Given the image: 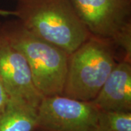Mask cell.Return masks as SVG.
I'll return each mask as SVG.
<instances>
[{
  "label": "cell",
  "mask_w": 131,
  "mask_h": 131,
  "mask_svg": "<svg viewBox=\"0 0 131 131\" xmlns=\"http://www.w3.org/2000/svg\"><path fill=\"white\" fill-rule=\"evenodd\" d=\"M12 15L30 32L70 54L92 35L69 0L17 2Z\"/></svg>",
  "instance_id": "1"
},
{
  "label": "cell",
  "mask_w": 131,
  "mask_h": 131,
  "mask_svg": "<svg viewBox=\"0 0 131 131\" xmlns=\"http://www.w3.org/2000/svg\"><path fill=\"white\" fill-rule=\"evenodd\" d=\"M0 28L26 60L42 97L63 95L69 54L30 32L18 20L0 23Z\"/></svg>",
  "instance_id": "2"
},
{
  "label": "cell",
  "mask_w": 131,
  "mask_h": 131,
  "mask_svg": "<svg viewBox=\"0 0 131 131\" xmlns=\"http://www.w3.org/2000/svg\"><path fill=\"white\" fill-rule=\"evenodd\" d=\"M118 61L112 42L91 35L69 56L63 95L91 101Z\"/></svg>",
  "instance_id": "3"
},
{
  "label": "cell",
  "mask_w": 131,
  "mask_h": 131,
  "mask_svg": "<svg viewBox=\"0 0 131 131\" xmlns=\"http://www.w3.org/2000/svg\"><path fill=\"white\" fill-rule=\"evenodd\" d=\"M89 32L109 40L131 61V0H69Z\"/></svg>",
  "instance_id": "4"
},
{
  "label": "cell",
  "mask_w": 131,
  "mask_h": 131,
  "mask_svg": "<svg viewBox=\"0 0 131 131\" xmlns=\"http://www.w3.org/2000/svg\"><path fill=\"white\" fill-rule=\"evenodd\" d=\"M100 110L91 101L63 95L43 97L37 108V131H95Z\"/></svg>",
  "instance_id": "5"
},
{
  "label": "cell",
  "mask_w": 131,
  "mask_h": 131,
  "mask_svg": "<svg viewBox=\"0 0 131 131\" xmlns=\"http://www.w3.org/2000/svg\"><path fill=\"white\" fill-rule=\"evenodd\" d=\"M0 80L9 97L37 108L42 95L36 89L27 61L0 28Z\"/></svg>",
  "instance_id": "6"
},
{
  "label": "cell",
  "mask_w": 131,
  "mask_h": 131,
  "mask_svg": "<svg viewBox=\"0 0 131 131\" xmlns=\"http://www.w3.org/2000/svg\"><path fill=\"white\" fill-rule=\"evenodd\" d=\"M91 102L101 111L131 112V61L117 62Z\"/></svg>",
  "instance_id": "7"
},
{
  "label": "cell",
  "mask_w": 131,
  "mask_h": 131,
  "mask_svg": "<svg viewBox=\"0 0 131 131\" xmlns=\"http://www.w3.org/2000/svg\"><path fill=\"white\" fill-rule=\"evenodd\" d=\"M37 126V108L26 101L9 97L0 113V131H34Z\"/></svg>",
  "instance_id": "8"
},
{
  "label": "cell",
  "mask_w": 131,
  "mask_h": 131,
  "mask_svg": "<svg viewBox=\"0 0 131 131\" xmlns=\"http://www.w3.org/2000/svg\"><path fill=\"white\" fill-rule=\"evenodd\" d=\"M95 131H131V112L100 110Z\"/></svg>",
  "instance_id": "9"
},
{
  "label": "cell",
  "mask_w": 131,
  "mask_h": 131,
  "mask_svg": "<svg viewBox=\"0 0 131 131\" xmlns=\"http://www.w3.org/2000/svg\"><path fill=\"white\" fill-rule=\"evenodd\" d=\"M9 95L5 85L0 80V113H2L5 109L9 101Z\"/></svg>",
  "instance_id": "10"
},
{
  "label": "cell",
  "mask_w": 131,
  "mask_h": 131,
  "mask_svg": "<svg viewBox=\"0 0 131 131\" xmlns=\"http://www.w3.org/2000/svg\"><path fill=\"white\" fill-rule=\"evenodd\" d=\"M15 1H16V2H20V1H24V0H15Z\"/></svg>",
  "instance_id": "11"
},
{
  "label": "cell",
  "mask_w": 131,
  "mask_h": 131,
  "mask_svg": "<svg viewBox=\"0 0 131 131\" xmlns=\"http://www.w3.org/2000/svg\"><path fill=\"white\" fill-rule=\"evenodd\" d=\"M34 131H37V130H34Z\"/></svg>",
  "instance_id": "12"
}]
</instances>
